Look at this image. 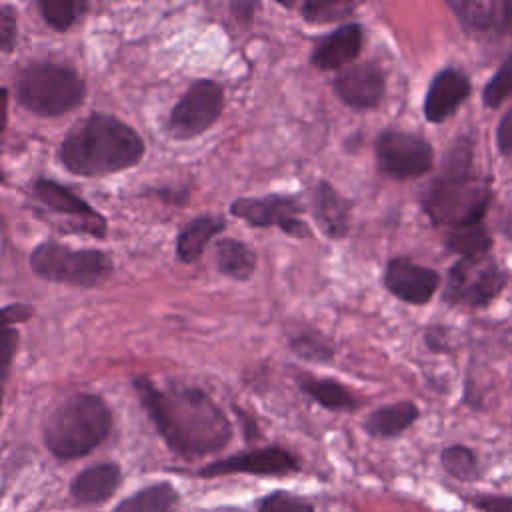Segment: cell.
I'll return each mask as SVG.
<instances>
[{"label":"cell","instance_id":"6da1fadb","mask_svg":"<svg viewBox=\"0 0 512 512\" xmlns=\"http://www.w3.org/2000/svg\"><path fill=\"white\" fill-rule=\"evenodd\" d=\"M132 386L148 418L174 454L200 458L222 450L230 442V420L202 388H156L146 376L134 378Z\"/></svg>","mask_w":512,"mask_h":512},{"label":"cell","instance_id":"7a4b0ae2","mask_svg":"<svg viewBox=\"0 0 512 512\" xmlns=\"http://www.w3.org/2000/svg\"><path fill=\"white\" fill-rule=\"evenodd\" d=\"M146 152L142 136L112 114L92 112L76 122L58 148L60 164L84 178H100L136 166Z\"/></svg>","mask_w":512,"mask_h":512},{"label":"cell","instance_id":"3957f363","mask_svg":"<svg viewBox=\"0 0 512 512\" xmlns=\"http://www.w3.org/2000/svg\"><path fill=\"white\" fill-rule=\"evenodd\" d=\"M490 202V178L478 174L468 140L454 142L442 172L428 184L422 208L438 226L464 228L480 224Z\"/></svg>","mask_w":512,"mask_h":512},{"label":"cell","instance_id":"277c9868","mask_svg":"<svg viewBox=\"0 0 512 512\" xmlns=\"http://www.w3.org/2000/svg\"><path fill=\"white\" fill-rule=\"evenodd\" d=\"M112 430V412L102 396L80 392L62 400L46 418V448L60 460H74L100 446Z\"/></svg>","mask_w":512,"mask_h":512},{"label":"cell","instance_id":"5b68a950","mask_svg":"<svg viewBox=\"0 0 512 512\" xmlns=\"http://www.w3.org/2000/svg\"><path fill=\"white\" fill-rule=\"evenodd\" d=\"M84 96V78L62 62L34 60L14 76L16 102L38 116L68 114L82 104Z\"/></svg>","mask_w":512,"mask_h":512},{"label":"cell","instance_id":"8992f818","mask_svg":"<svg viewBox=\"0 0 512 512\" xmlns=\"http://www.w3.org/2000/svg\"><path fill=\"white\" fill-rule=\"evenodd\" d=\"M28 264L38 278L76 288H96L104 284L114 270V262L104 250H74L56 240L40 242L30 252Z\"/></svg>","mask_w":512,"mask_h":512},{"label":"cell","instance_id":"52a82bcc","mask_svg":"<svg viewBox=\"0 0 512 512\" xmlns=\"http://www.w3.org/2000/svg\"><path fill=\"white\" fill-rule=\"evenodd\" d=\"M506 284V274L496 262L486 258H460L450 266L442 300L446 304H466L474 308L488 306Z\"/></svg>","mask_w":512,"mask_h":512},{"label":"cell","instance_id":"ba28073f","mask_svg":"<svg viewBox=\"0 0 512 512\" xmlns=\"http://www.w3.org/2000/svg\"><path fill=\"white\" fill-rule=\"evenodd\" d=\"M224 110V88L212 78L194 80L168 116V130L176 140L204 134Z\"/></svg>","mask_w":512,"mask_h":512},{"label":"cell","instance_id":"9c48e42d","mask_svg":"<svg viewBox=\"0 0 512 512\" xmlns=\"http://www.w3.org/2000/svg\"><path fill=\"white\" fill-rule=\"evenodd\" d=\"M378 170L394 180L420 178L432 170L434 152L428 140L402 130H382L374 144Z\"/></svg>","mask_w":512,"mask_h":512},{"label":"cell","instance_id":"30bf717a","mask_svg":"<svg viewBox=\"0 0 512 512\" xmlns=\"http://www.w3.org/2000/svg\"><path fill=\"white\" fill-rule=\"evenodd\" d=\"M302 204L294 196L266 194L238 198L230 204V214L244 220L250 226L270 228L276 226L292 238H312L310 226L298 218Z\"/></svg>","mask_w":512,"mask_h":512},{"label":"cell","instance_id":"8fae6325","mask_svg":"<svg viewBox=\"0 0 512 512\" xmlns=\"http://www.w3.org/2000/svg\"><path fill=\"white\" fill-rule=\"evenodd\" d=\"M30 194L44 210L72 218L74 232H82L94 238L106 236V218L98 210H94L86 200L74 194L70 188L48 178H36L30 186Z\"/></svg>","mask_w":512,"mask_h":512},{"label":"cell","instance_id":"7c38bea8","mask_svg":"<svg viewBox=\"0 0 512 512\" xmlns=\"http://www.w3.org/2000/svg\"><path fill=\"white\" fill-rule=\"evenodd\" d=\"M300 468L298 460L280 446H266L234 454L224 460H216L200 468V476L214 478L226 474H258V476H284Z\"/></svg>","mask_w":512,"mask_h":512},{"label":"cell","instance_id":"4fadbf2b","mask_svg":"<svg viewBox=\"0 0 512 512\" xmlns=\"http://www.w3.org/2000/svg\"><path fill=\"white\" fill-rule=\"evenodd\" d=\"M382 280L392 296L416 306L430 302L440 288V274L436 270L420 266L404 256L388 260Z\"/></svg>","mask_w":512,"mask_h":512},{"label":"cell","instance_id":"5bb4252c","mask_svg":"<svg viewBox=\"0 0 512 512\" xmlns=\"http://www.w3.org/2000/svg\"><path fill=\"white\" fill-rule=\"evenodd\" d=\"M334 90L352 110H374L384 100L386 76L374 62L350 64L336 74Z\"/></svg>","mask_w":512,"mask_h":512},{"label":"cell","instance_id":"9a60e30c","mask_svg":"<svg viewBox=\"0 0 512 512\" xmlns=\"http://www.w3.org/2000/svg\"><path fill=\"white\" fill-rule=\"evenodd\" d=\"M448 8L466 30L480 34H512L510 0H448Z\"/></svg>","mask_w":512,"mask_h":512},{"label":"cell","instance_id":"2e32d148","mask_svg":"<svg viewBox=\"0 0 512 512\" xmlns=\"http://www.w3.org/2000/svg\"><path fill=\"white\" fill-rule=\"evenodd\" d=\"M364 42V30L356 22H346L334 32L322 36L312 48V64L320 70H344L358 58Z\"/></svg>","mask_w":512,"mask_h":512},{"label":"cell","instance_id":"e0dca14e","mask_svg":"<svg viewBox=\"0 0 512 512\" xmlns=\"http://www.w3.org/2000/svg\"><path fill=\"white\" fill-rule=\"evenodd\" d=\"M470 96V80L456 68H444L430 80L424 98V116L428 122H442L452 116Z\"/></svg>","mask_w":512,"mask_h":512},{"label":"cell","instance_id":"ac0fdd59","mask_svg":"<svg viewBox=\"0 0 512 512\" xmlns=\"http://www.w3.org/2000/svg\"><path fill=\"white\" fill-rule=\"evenodd\" d=\"M310 208L322 234L340 240L350 230V202L328 182L320 180L310 192Z\"/></svg>","mask_w":512,"mask_h":512},{"label":"cell","instance_id":"d6986e66","mask_svg":"<svg viewBox=\"0 0 512 512\" xmlns=\"http://www.w3.org/2000/svg\"><path fill=\"white\" fill-rule=\"evenodd\" d=\"M122 472L120 466L114 462H102L84 468L70 484V494L74 500L84 504H100L108 500L118 484H120Z\"/></svg>","mask_w":512,"mask_h":512},{"label":"cell","instance_id":"ffe728a7","mask_svg":"<svg viewBox=\"0 0 512 512\" xmlns=\"http://www.w3.org/2000/svg\"><path fill=\"white\" fill-rule=\"evenodd\" d=\"M226 228V220L222 216H214V214H202L192 218L180 232L176 238V256L180 262L184 264H192L196 262L208 242L218 236L222 230Z\"/></svg>","mask_w":512,"mask_h":512},{"label":"cell","instance_id":"44dd1931","mask_svg":"<svg viewBox=\"0 0 512 512\" xmlns=\"http://www.w3.org/2000/svg\"><path fill=\"white\" fill-rule=\"evenodd\" d=\"M418 414L420 410L412 400H400L370 412L364 430L374 438H394L410 428L418 420Z\"/></svg>","mask_w":512,"mask_h":512},{"label":"cell","instance_id":"7402d4cb","mask_svg":"<svg viewBox=\"0 0 512 512\" xmlns=\"http://www.w3.org/2000/svg\"><path fill=\"white\" fill-rule=\"evenodd\" d=\"M298 388L308 394L314 402H318L326 410H354L358 408V398L338 380L334 378H316L310 374L296 376Z\"/></svg>","mask_w":512,"mask_h":512},{"label":"cell","instance_id":"603a6c76","mask_svg":"<svg viewBox=\"0 0 512 512\" xmlns=\"http://www.w3.org/2000/svg\"><path fill=\"white\" fill-rule=\"evenodd\" d=\"M214 260L220 274L244 282L256 272V254L236 238H222L216 242Z\"/></svg>","mask_w":512,"mask_h":512},{"label":"cell","instance_id":"cb8c5ba5","mask_svg":"<svg viewBox=\"0 0 512 512\" xmlns=\"http://www.w3.org/2000/svg\"><path fill=\"white\" fill-rule=\"evenodd\" d=\"M176 504L178 494L172 484L158 482L124 498L114 512H174Z\"/></svg>","mask_w":512,"mask_h":512},{"label":"cell","instance_id":"d4e9b609","mask_svg":"<svg viewBox=\"0 0 512 512\" xmlns=\"http://www.w3.org/2000/svg\"><path fill=\"white\" fill-rule=\"evenodd\" d=\"M446 246L462 258H486L492 246V238L480 222L464 228H454L446 238Z\"/></svg>","mask_w":512,"mask_h":512},{"label":"cell","instance_id":"484cf974","mask_svg":"<svg viewBox=\"0 0 512 512\" xmlns=\"http://www.w3.org/2000/svg\"><path fill=\"white\" fill-rule=\"evenodd\" d=\"M36 8L50 28L66 32L86 14L90 4L86 0H38Z\"/></svg>","mask_w":512,"mask_h":512},{"label":"cell","instance_id":"4316f807","mask_svg":"<svg viewBox=\"0 0 512 512\" xmlns=\"http://www.w3.org/2000/svg\"><path fill=\"white\" fill-rule=\"evenodd\" d=\"M288 346L298 358H302L306 362L322 364V362H330L334 358L332 342L316 330L304 328V330L292 334L288 338Z\"/></svg>","mask_w":512,"mask_h":512},{"label":"cell","instance_id":"83f0119b","mask_svg":"<svg viewBox=\"0 0 512 512\" xmlns=\"http://www.w3.org/2000/svg\"><path fill=\"white\" fill-rule=\"evenodd\" d=\"M442 468L456 480L462 482H472L480 476V466L476 454L462 444H452L442 450L440 454Z\"/></svg>","mask_w":512,"mask_h":512},{"label":"cell","instance_id":"f1b7e54d","mask_svg":"<svg viewBox=\"0 0 512 512\" xmlns=\"http://www.w3.org/2000/svg\"><path fill=\"white\" fill-rule=\"evenodd\" d=\"M508 96H512V54L502 62V66L484 86L482 102L488 108H498Z\"/></svg>","mask_w":512,"mask_h":512},{"label":"cell","instance_id":"f546056e","mask_svg":"<svg viewBox=\"0 0 512 512\" xmlns=\"http://www.w3.org/2000/svg\"><path fill=\"white\" fill-rule=\"evenodd\" d=\"M302 18L310 24H328L342 20L354 12L350 2H304L300 6Z\"/></svg>","mask_w":512,"mask_h":512},{"label":"cell","instance_id":"4dcf8cb0","mask_svg":"<svg viewBox=\"0 0 512 512\" xmlns=\"http://www.w3.org/2000/svg\"><path fill=\"white\" fill-rule=\"evenodd\" d=\"M258 512H314V508L308 500L290 492H272L260 502Z\"/></svg>","mask_w":512,"mask_h":512},{"label":"cell","instance_id":"1f68e13d","mask_svg":"<svg viewBox=\"0 0 512 512\" xmlns=\"http://www.w3.org/2000/svg\"><path fill=\"white\" fill-rule=\"evenodd\" d=\"M18 40V20L16 12L10 4L0 6V48L4 54H10L14 50V44Z\"/></svg>","mask_w":512,"mask_h":512},{"label":"cell","instance_id":"d6a6232c","mask_svg":"<svg viewBox=\"0 0 512 512\" xmlns=\"http://www.w3.org/2000/svg\"><path fill=\"white\" fill-rule=\"evenodd\" d=\"M470 502L480 512H512V496L478 494V496H472Z\"/></svg>","mask_w":512,"mask_h":512},{"label":"cell","instance_id":"836d02e7","mask_svg":"<svg viewBox=\"0 0 512 512\" xmlns=\"http://www.w3.org/2000/svg\"><path fill=\"white\" fill-rule=\"evenodd\" d=\"M18 348V332L12 326H4L2 328V380H6L10 366H12V358L16 354Z\"/></svg>","mask_w":512,"mask_h":512},{"label":"cell","instance_id":"e575fe53","mask_svg":"<svg viewBox=\"0 0 512 512\" xmlns=\"http://www.w3.org/2000/svg\"><path fill=\"white\" fill-rule=\"evenodd\" d=\"M34 314V306L30 304H24V302H12V304H6L0 312V318H2V324L4 326H12L16 322H26L30 320Z\"/></svg>","mask_w":512,"mask_h":512},{"label":"cell","instance_id":"d590c367","mask_svg":"<svg viewBox=\"0 0 512 512\" xmlns=\"http://www.w3.org/2000/svg\"><path fill=\"white\" fill-rule=\"evenodd\" d=\"M496 142H498V150L502 154L512 156V106L500 118V124H498V130H496Z\"/></svg>","mask_w":512,"mask_h":512}]
</instances>
